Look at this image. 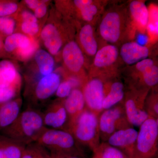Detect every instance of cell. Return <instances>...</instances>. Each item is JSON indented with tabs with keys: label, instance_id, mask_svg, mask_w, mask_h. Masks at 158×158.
Returning <instances> with one entry per match:
<instances>
[{
	"label": "cell",
	"instance_id": "23",
	"mask_svg": "<svg viewBox=\"0 0 158 158\" xmlns=\"http://www.w3.org/2000/svg\"><path fill=\"white\" fill-rule=\"evenodd\" d=\"M123 85L120 82L113 83L110 87V91L104 99L102 103L103 110L113 107L122 100L124 96Z\"/></svg>",
	"mask_w": 158,
	"mask_h": 158
},
{
	"label": "cell",
	"instance_id": "20",
	"mask_svg": "<svg viewBox=\"0 0 158 158\" xmlns=\"http://www.w3.org/2000/svg\"><path fill=\"white\" fill-rule=\"evenodd\" d=\"M118 55V50L116 46H105L97 51L95 54L94 65L100 68L110 66L116 62Z\"/></svg>",
	"mask_w": 158,
	"mask_h": 158
},
{
	"label": "cell",
	"instance_id": "9",
	"mask_svg": "<svg viewBox=\"0 0 158 158\" xmlns=\"http://www.w3.org/2000/svg\"><path fill=\"white\" fill-rule=\"evenodd\" d=\"M138 132L132 127L119 130L108 138V144L124 152L130 158L135 144Z\"/></svg>",
	"mask_w": 158,
	"mask_h": 158
},
{
	"label": "cell",
	"instance_id": "35",
	"mask_svg": "<svg viewBox=\"0 0 158 158\" xmlns=\"http://www.w3.org/2000/svg\"><path fill=\"white\" fill-rule=\"evenodd\" d=\"M47 1H43L34 10V15L37 19L41 18L45 15L47 11Z\"/></svg>",
	"mask_w": 158,
	"mask_h": 158
},
{
	"label": "cell",
	"instance_id": "21",
	"mask_svg": "<svg viewBox=\"0 0 158 158\" xmlns=\"http://www.w3.org/2000/svg\"><path fill=\"white\" fill-rule=\"evenodd\" d=\"M79 39L82 47L87 54L94 56L97 52L98 44L94 35L93 29L90 24H86L81 29Z\"/></svg>",
	"mask_w": 158,
	"mask_h": 158
},
{
	"label": "cell",
	"instance_id": "38",
	"mask_svg": "<svg viewBox=\"0 0 158 158\" xmlns=\"http://www.w3.org/2000/svg\"><path fill=\"white\" fill-rule=\"evenodd\" d=\"M43 1L40 0H26L24 1V2L28 8L34 11L42 2Z\"/></svg>",
	"mask_w": 158,
	"mask_h": 158
},
{
	"label": "cell",
	"instance_id": "22",
	"mask_svg": "<svg viewBox=\"0 0 158 158\" xmlns=\"http://www.w3.org/2000/svg\"><path fill=\"white\" fill-rule=\"evenodd\" d=\"M35 62L42 77L52 73L55 66L53 57L48 52L43 49L37 50L34 56Z\"/></svg>",
	"mask_w": 158,
	"mask_h": 158
},
{
	"label": "cell",
	"instance_id": "6",
	"mask_svg": "<svg viewBox=\"0 0 158 158\" xmlns=\"http://www.w3.org/2000/svg\"><path fill=\"white\" fill-rule=\"evenodd\" d=\"M38 45L31 37L21 33H13L6 37L3 43L4 50L8 53L16 50L19 58L26 60L37 50Z\"/></svg>",
	"mask_w": 158,
	"mask_h": 158
},
{
	"label": "cell",
	"instance_id": "19",
	"mask_svg": "<svg viewBox=\"0 0 158 158\" xmlns=\"http://www.w3.org/2000/svg\"><path fill=\"white\" fill-rule=\"evenodd\" d=\"M26 146L6 136H1L0 158H21Z\"/></svg>",
	"mask_w": 158,
	"mask_h": 158
},
{
	"label": "cell",
	"instance_id": "11",
	"mask_svg": "<svg viewBox=\"0 0 158 158\" xmlns=\"http://www.w3.org/2000/svg\"><path fill=\"white\" fill-rule=\"evenodd\" d=\"M64 105L68 116L67 129H68L76 122L86 109L85 98L82 90L76 88L73 89L64 101Z\"/></svg>",
	"mask_w": 158,
	"mask_h": 158
},
{
	"label": "cell",
	"instance_id": "18",
	"mask_svg": "<svg viewBox=\"0 0 158 158\" xmlns=\"http://www.w3.org/2000/svg\"><path fill=\"white\" fill-rule=\"evenodd\" d=\"M20 77L14 64L5 60L0 62V88L14 87L20 88Z\"/></svg>",
	"mask_w": 158,
	"mask_h": 158
},
{
	"label": "cell",
	"instance_id": "37",
	"mask_svg": "<svg viewBox=\"0 0 158 158\" xmlns=\"http://www.w3.org/2000/svg\"><path fill=\"white\" fill-rule=\"evenodd\" d=\"M52 158H80L76 155L66 153L51 152Z\"/></svg>",
	"mask_w": 158,
	"mask_h": 158
},
{
	"label": "cell",
	"instance_id": "12",
	"mask_svg": "<svg viewBox=\"0 0 158 158\" xmlns=\"http://www.w3.org/2000/svg\"><path fill=\"white\" fill-rule=\"evenodd\" d=\"M124 108L128 121L131 125L140 127L149 116L145 110L143 98H127Z\"/></svg>",
	"mask_w": 158,
	"mask_h": 158
},
{
	"label": "cell",
	"instance_id": "2",
	"mask_svg": "<svg viewBox=\"0 0 158 158\" xmlns=\"http://www.w3.org/2000/svg\"><path fill=\"white\" fill-rule=\"evenodd\" d=\"M67 131L73 135L76 141L93 151L100 144L98 116L86 108Z\"/></svg>",
	"mask_w": 158,
	"mask_h": 158
},
{
	"label": "cell",
	"instance_id": "7",
	"mask_svg": "<svg viewBox=\"0 0 158 158\" xmlns=\"http://www.w3.org/2000/svg\"><path fill=\"white\" fill-rule=\"evenodd\" d=\"M82 92L86 108L98 116L103 111L102 103L106 96L103 82L98 78L91 79L86 83Z\"/></svg>",
	"mask_w": 158,
	"mask_h": 158
},
{
	"label": "cell",
	"instance_id": "15",
	"mask_svg": "<svg viewBox=\"0 0 158 158\" xmlns=\"http://www.w3.org/2000/svg\"><path fill=\"white\" fill-rule=\"evenodd\" d=\"M40 37L48 52L53 56L56 55L62 45V37L56 27L52 23L46 25L41 31Z\"/></svg>",
	"mask_w": 158,
	"mask_h": 158
},
{
	"label": "cell",
	"instance_id": "39",
	"mask_svg": "<svg viewBox=\"0 0 158 158\" xmlns=\"http://www.w3.org/2000/svg\"><path fill=\"white\" fill-rule=\"evenodd\" d=\"M4 48H3V43L2 39L0 37V54L2 52Z\"/></svg>",
	"mask_w": 158,
	"mask_h": 158
},
{
	"label": "cell",
	"instance_id": "27",
	"mask_svg": "<svg viewBox=\"0 0 158 158\" xmlns=\"http://www.w3.org/2000/svg\"><path fill=\"white\" fill-rule=\"evenodd\" d=\"M47 150L37 142H33L26 145L21 158H52Z\"/></svg>",
	"mask_w": 158,
	"mask_h": 158
},
{
	"label": "cell",
	"instance_id": "34",
	"mask_svg": "<svg viewBox=\"0 0 158 158\" xmlns=\"http://www.w3.org/2000/svg\"><path fill=\"white\" fill-rule=\"evenodd\" d=\"M154 65L152 59H145L137 62L136 67L139 71L141 73L146 70L147 68Z\"/></svg>",
	"mask_w": 158,
	"mask_h": 158
},
{
	"label": "cell",
	"instance_id": "3",
	"mask_svg": "<svg viewBox=\"0 0 158 158\" xmlns=\"http://www.w3.org/2000/svg\"><path fill=\"white\" fill-rule=\"evenodd\" d=\"M158 118L149 116L141 125L130 158H153L158 151Z\"/></svg>",
	"mask_w": 158,
	"mask_h": 158
},
{
	"label": "cell",
	"instance_id": "32",
	"mask_svg": "<svg viewBox=\"0 0 158 158\" xmlns=\"http://www.w3.org/2000/svg\"><path fill=\"white\" fill-rule=\"evenodd\" d=\"M19 89L14 87L0 88V104L14 99Z\"/></svg>",
	"mask_w": 158,
	"mask_h": 158
},
{
	"label": "cell",
	"instance_id": "31",
	"mask_svg": "<svg viewBox=\"0 0 158 158\" xmlns=\"http://www.w3.org/2000/svg\"><path fill=\"white\" fill-rule=\"evenodd\" d=\"M20 28L24 34L30 37L35 36L39 31L38 22L23 21H21Z\"/></svg>",
	"mask_w": 158,
	"mask_h": 158
},
{
	"label": "cell",
	"instance_id": "16",
	"mask_svg": "<svg viewBox=\"0 0 158 158\" xmlns=\"http://www.w3.org/2000/svg\"><path fill=\"white\" fill-rule=\"evenodd\" d=\"M22 101L14 99L0 104V132L8 127L17 118L20 113Z\"/></svg>",
	"mask_w": 158,
	"mask_h": 158
},
{
	"label": "cell",
	"instance_id": "13",
	"mask_svg": "<svg viewBox=\"0 0 158 158\" xmlns=\"http://www.w3.org/2000/svg\"><path fill=\"white\" fill-rule=\"evenodd\" d=\"M62 56L69 70L73 73H78L84 65L85 57L77 44L74 41L68 43L63 49Z\"/></svg>",
	"mask_w": 158,
	"mask_h": 158
},
{
	"label": "cell",
	"instance_id": "28",
	"mask_svg": "<svg viewBox=\"0 0 158 158\" xmlns=\"http://www.w3.org/2000/svg\"><path fill=\"white\" fill-rule=\"evenodd\" d=\"M16 27V22L11 17H0V37L3 38L13 34Z\"/></svg>",
	"mask_w": 158,
	"mask_h": 158
},
{
	"label": "cell",
	"instance_id": "17",
	"mask_svg": "<svg viewBox=\"0 0 158 158\" xmlns=\"http://www.w3.org/2000/svg\"><path fill=\"white\" fill-rule=\"evenodd\" d=\"M123 60L128 65H131L146 59L149 54V50L138 43H126L122 45L120 51Z\"/></svg>",
	"mask_w": 158,
	"mask_h": 158
},
{
	"label": "cell",
	"instance_id": "29",
	"mask_svg": "<svg viewBox=\"0 0 158 158\" xmlns=\"http://www.w3.org/2000/svg\"><path fill=\"white\" fill-rule=\"evenodd\" d=\"M142 73L143 80L147 86L152 87L158 84V68L156 65L150 66Z\"/></svg>",
	"mask_w": 158,
	"mask_h": 158
},
{
	"label": "cell",
	"instance_id": "24",
	"mask_svg": "<svg viewBox=\"0 0 158 158\" xmlns=\"http://www.w3.org/2000/svg\"><path fill=\"white\" fill-rule=\"evenodd\" d=\"M130 10L136 22L143 27L147 24L148 11L144 2L139 1H132L130 3Z\"/></svg>",
	"mask_w": 158,
	"mask_h": 158
},
{
	"label": "cell",
	"instance_id": "1",
	"mask_svg": "<svg viewBox=\"0 0 158 158\" xmlns=\"http://www.w3.org/2000/svg\"><path fill=\"white\" fill-rule=\"evenodd\" d=\"M45 127L42 113L35 108L30 107L20 113L2 133L4 136L27 145L36 142Z\"/></svg>",
	"mask_w": 158,
	"mask_h": 158
},
{
	"label": "cell",
	"instance_id": "10",
	"mask_svg": "<svg viewBox=\"0 0 158 158\" xmlns=\"http://www.w3.org/2000/svg\"><path fill=\"white\" fill-rule=\"evenodd\" d=\"M99 31L106 41L112 43L117 42L121 32V19L119 14L112 11L106 15L100 25Z\"/></svg>",
	"mask_w": 158,
	"mask_h": 158
},
{
	"label": "cell",
	"instance_id": "4",
	"mask_svg": "<svg viewBox=\"0 0 158 158\" xmlns=\"http://www.w3.org/2000/svg\"><path fill=\"white\" fill-rule=\"evenodd\" d=\"M38 144L51 152L76 154L77 152L76 141L68 131L45 127L37 141Z\"/></svg>",
	"mask_w": 158,
	"mask_h": 158
},
{
	"label": "cell",
	"instance_id": "36",
	"mask_svg": "<svg viewBox=\"0 0 158 158\" xmlns=\"http://www.w3.org/2000/svg\"><path fill=\"white\" fill-rule=\"evenodd\" d=\"M21 21H31L38 22L37 19L32 12L27 10H24L20 14Z\"/></svg>",
	"mask_w": 158,
	"mask_h": 158
},
{
	"label": "cell",
	"instance_id": "8",
	"mask_svg": "<svg viewBox=\"0 0 158 158\" xmlns=\"http://www.w3.org/2000/svg\"><path fill=\"white\" fill-rule=\"evenodd\" d=\"M44 126L62 130L68 123V116L63 101H56L49 105L42 114Z\"/></svg>",
	"mask_w": 158,
	"mask_h": 158
},
{
	"label": "cell",
	"instance_id": "33",
	"mask_svg": "<svg viewBox=\"0 0 158 158\" xmlns=\"http://www.w3.org/2000/svg\"><path fill=\"white\" fill-rule=\"evenodd\" d=\"M73 85L69 80L61 82L56 91V95L60 98H67L73 90Z\"/></svg>",
	"mask_w": 158,
	"mask_h": 158
},
{
	"label": "cell",
	"instance_id": "5",
	"mask_svg": "<svg viewBox=\"0 0 158 158\" xmlns=\"http://www.w3.org/2000/svg\"><path fill=\"white\" fill-rule=\"evenodd\" d=\"M100 137L107 141L110 136L119 130L131 127L124 108L120 106L105 110L98 118Z\"/></svg>",
	"mask_w": 158,
	"mask_h": 158
},
{
	"label": "cell",
	"instance_id": "25",
	"mask_svg": "<svg viewBox=\"0 0 158 158\" xmlns=\"http://www.w3.org/2000/svg\"><path fill=\"white\" fill-rule=\"evenodd\" d=\"M93 152V158H129L121 150L107 143L100 144Z\"/></svg>",
	"mask_w": 158,
	"mask_h": 158
},
{
	"label": "cell",
	"instance_id": "26",
	"mask_svg": "<svg viewBox=\"0 0 158 158\" xmlns=\"http://www.w3.org/2000/svg\"><path fill=\"white\" fill-rule=\"evenodd\" d=\"M74 3L86 21L92 20L97 13V7L92 4L93 1L91 0H75Z\"/></svg>",
	"mask_w": 158,
	"mask_h": 158
},
{
	"label": "cell",
	"instance_id": "14",
	"mask_svg": "<svg viewBox=\"0 0 158 158\" xmlns=\"http://www.w3.org/2000/svg\"><path fill=\"white\" fill-rule=\"evenodd\" d=\"M61 83L60 76L52 73L42 77L37 82L34 89V95L37 101H43L49 98L56 91Z\"/></svg>",
	"mask_w": 158,
	"mask_h": 158
},
{
	"label": "cell",
	"instance_id": "30",
	"mask_svg": "<svg viewBox=\"0 0 158 158\" xmlns=\"http://www.w3.org/2000/svg\"><path fill=\"white\" fill-rule=\"evenodd\" d=\"M17 3L11 1H0V17H10L18 10Z\"/></svg>",
	"mask_w": 158,
	"mask_h": 158
}]
</instances>
